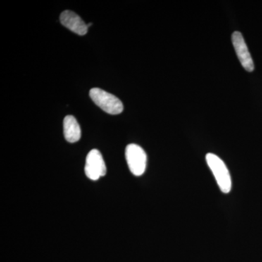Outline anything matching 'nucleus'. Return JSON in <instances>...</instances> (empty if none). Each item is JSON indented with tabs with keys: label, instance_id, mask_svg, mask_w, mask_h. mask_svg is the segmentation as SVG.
Masks as SVG:
<instances>
[{
	"label": "nucleus",
	"instance_id": "obj_2",
	"mask_svg": "<svg viewBox=\"0 0 262 262\" xmlns=\"http://www.w3.org/2000/svg\"><path fill=\"white\" fill-rule=\"evenodd\" d=\"M90 96L98 106L110 115H119L123 111V104L121 101L102 89H91Z\"/></svg>",
	"mask_w": 262,
	"mask_h": 262
},
{
	"label": "nucleus",
	"instance_id": "obj_4",
	"mask_svg": "<svg viewBox=\"0 0 262 262\" xmlns=\"http://www.w3.org/2000/svg\"><path fill=\"white\" fill-rule=\"evenodd\" d=\"M84 172L88 178L96 181L106 173V167L102 155L97 149H93L86 158Z\"/></svg>",
	"mask_w": 262,
	"mask_h": 262
},
{
	"label": "nucleus",
	"instance_id": "obj_1",
	"mask_svg": "<svg viewBox=\"0 0 262 262\" xmlns=\"http://www.w3.org/2000/svg\"><path fill=\"white\" fill-rule=\"evenodd\" d=\"M206 159L220 190L225 194H228L232 189V179L227 165L223 160L213 153L207 154Z\"/></svg>",
	"mask_w": 262,
	"mask_h": 262
},
{
	"label": "nucleus",
	"instance_id": "obj_7",
	"mask_svg": "<svg viewBox=\"0 0 262 262\" xmlns=\"http://www.w3.org/2000/svg\"><path fill=\"white\" fill-rule=\"evenodd\" d=\"M63 134L66 140L70 143H75L80 140V127L75 117L68 115L65 117L63 120Z\"/></svg>",
	"mask_w": 262,
	"mask_h": 262
},
{
	"label": "nucleus",
	"instance_id": "obj_6",
	"mask_svg": "<svg viewBox=\"0 0 262 262\" xmlns=\"http://www.w3.org/2000/svg\"><path fill=\"white\" fill-rule=\"evenodd\" d=\"M61 23L70 29L72 32L79 35H84L87 34L88 27L82 18L78 15L70 10H65L60 16Z\"/></svg>",
	"mask_w": 262,
	"mask_h": 262
},
{
	"label": "nucleus",
	"instance_id": "obj_5",
	"mask_svg": "<svg viewBox=\"0 0 262 262\" xmlns=\"http://www.w3.org/2000/svg\"><path fill=\"white\" fill-rule=\"evenodd\" d=\"M232 40L241 65L247 72H253L254 64L242 34L239 32H234L232 34Z\"/></svg>",
	"mask_w": 262,
	"mask_h": 262
},
{
	"label": "nucleus",
	"instance_id": "obj_8",
	"mask_svg": "<svg viewBox=\"0 0 262 262\" xmlns=\"http://www.w3.org/2000/svg\"><path fill=\"white\" fill-rule=\"evenodd\" d=\"M91 26H92V23H90L89 24H87L88 28H89V27H91Z\"/></svg>",
	"mask_w": 262,
	"mask_h": 262
},
{
	"label": "nucleus",
	"instance_id": "obj_3",
	"mask_svg": "<svg viewBox=\"0 0 262 262\" xmlns=\"http://www.w3.org/2000/svg\"><path fill=\"white\" fill-rule=\"evenodd\" d=\"M125 158L131 173L140 177L145 172L147 156L145 151L137 144H131L125 149Z\"/></svg>",
	"mask_w": 262,
	"mask_h": 262
}]
</instances>
